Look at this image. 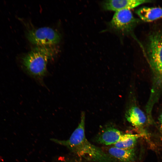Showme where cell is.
<instances>
[{"mask_svg": "<svg viewBox=\"0 0 162 162\" xmlns=\"http://www.w3.org/2000/svg\"><path fill=\"white\" fill-rule=\"evenodd\" d=\"M85 115L82 111L78 126L69 139L51 140L56 143L67 147L79 156L95 162H114V160L100 148L91 143L86 139L85 133Z\"/></svg>", "mask_w": 162, "mask_h": 162, "instance_id": "6da1fadb", "label": "cell"}, {"mask_svg": "<svg viewBox=\"0 0 162 162\" xmlns=\"http://www.w3.org/2000/svg\"><path fill=\"white\" fill-rule=\"evenodd\" d=\"M57 50L53 46H36L21 58V65L25 71L35 79L42 80L47 72L48 60Z\"/></svg>", "mask_w": 162, "mask_h": 162, "instance_id": "7a4b0ae2", "label": "cell"}, {"mask_svg": "<svg viewBox=\"0 0 162 162\" xmlns=\"http://www.w3.org/2000/svg\"><path fill=\"white\" fill-rule=\"evenodd\" d=\"M26 36L30 43L37 46H53L61 39V35L58 31L46 27L30 30Z\"/></svg>", "mask_w": 162, "mask_h": 162, "instance_id": "3957f363", "label": "cell"}, {"mask_svg": "<svg viewBox=\"0 0 162 162\" xmlns=\"http://www.w3.org/2000/svg\"><path fill=\"white\" fill-rule=\"evenodd\" d=\"M137 22L130 10H123L115 12L108 25L112 31L124 35L132 30Z\"/></svg>", "mask_w": 162, "mask_h": 162, "instance_id": "277c9868", "label": "cell"}, {"mask_svg": "<svg viewBox=\"0 0 162 162\" xmlns=\"http://www.w3.org/2000/svg\"><path fill=\"white\" fill-rule=\"evenodd\" d=\"M148 52L150 63L155 70L162 76V33L157 32L149 38Z\"/></svg>", "mask_w": 162, "mask_h": 162, "instance_id": "5b68a950", "label": "cell"}, {"mask_svg": "<svg viewBox=\"0 0 162 162\" xmlns=\"http://www.w3.org/2000/svg\"><path fill=\"white\" fill-rule=\"evenodd\" d=\"M147 0H109L102 2L103 9L106 10L117 11L123 10H130L140 5L150 3Z\"/></svg>", "mask_w": 162, "mask_h": 162, "instance_id": "8992f818", "label": "cell"}, {"mask_svg": "<svg viewBox=\"0 0 162 162\" xmlns=\"http://www.w3.org/2000/svg\"><path fill=\"white\" fill-rule=\"evenodd\" d=\"M123 134L117 129L109 127L104 130L96 139L97 142L106 145L115 144Z\"/></svg>", "mask_w": 162, "mask_h": 162, "instance_id": "52a82bcc", "label": "cell"}, {"mask_svg": "<svg viewBox=\"0 0 162 162\" xmlns=\"http://www.w3.org/2000/svg\"><path fill=\"white\" fill-rule=\"evenodd\" d=\"M108 154L113 159L120 162H133L136 157L134 148L126 149L113 146L108 149Z\"/></svg>", "mask_w": 162, "mask_h": 162, "instance_id": "ba28073f", "label": "cell"}, {"mask_svg": "<svg viewBox=\"0 0 162 162\" xmlns=\"http://www.w3.org/2000/svg\"><path fill=\"white\" fill-rule=\"evenodd\" d=\"M125 117L132 125L137 128L142 126L146 120L143 112L136 106H132L128 110L126 113Z\"/></svg>", "mask_w": 162, "mask_h": 162, "instance_id": "9c48e42d", "label": "cell"}, {"mask_svg": "<svg viewBox=\"0 0 162 162\" xmlns=\"http://www.w3.org/2000/svg\"><path fill=\"white\" fill-rule=\"evenodd\" d=\"M136 13L142 21L150 22L162 18V7H143L137 10Z\"/></svg>", "mask_w": 162, "mask_h": 162, "instance_id": "30bf717a", "label": "cell"}, {"mask_svg": "<svg viewBox=\"0 0 162 162\" xmlns=\"http://www.w3.org/2000/svg\"><path fill=\"white\" fill-rule=\"evenodd\" d=\"M139 136V135L136 134H123L119 140L114 145V146L126 149L134 148Z\"/></svg>", "mask_w": 162, "mask_h": 162, "instance_id": "8fae6325", "label": "cell"}, {"mask_svg": "<svg viewBox=\"0 0 162 162\" xmlns=\"http://www.w3.org/2000/svg\"><path fill=\"white\" fill-rule=\"evenodd\" d=\"M160 128L162 131V113L160 114L158 119Z\"/></svg>", "mask_w": 162, "mask_h": 162, "instance_id": "7c38bea8", "label": "cell"}]
</instances>
